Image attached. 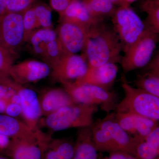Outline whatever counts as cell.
<instances>
[{
  "label": "cell",
  "mask_w": 159,
  "mask_h": 159,
  "mask_svg": "<svg viewBox=\"0 0 159 159\" xmlns=\"http://www.w3.org/2000/svg\"><path fill=\"white\" fill-rule=\"evenodd\" d=\"M83 51L89 67H96L109 63H120L122 46L113 28L102 23L91 29Z\"/></svg>",
  "instance_id": "1"
},
{
  "label": "cell",
  "mask_w": 159,
  "mask_h": 159,
  "mask_svg": "<svg viewBox=\"0 0 159 159\" xmlns=\"http://www.w3.org/2000/svg\"><path fill=\"white\" fill-rule=\"evenodd\" d=\"M115 112L97 119L90 126L93 142L98 152L120 151L135 156L136 142L123 130L115 119Z\"/></svg>",
  "instance_id": "2"
},
{
  "label": "cell",
  "mask_w": 159,
  "mask_h": 159,
  "mask_svg": "<svg viewBox=\"0 0 159 159\" xmlns=\"http://www.w3.org/2000/svg\"><path fill=\"white\" fill-rule=\"evenodd\" d=\"M121 81L125 96L114 111L135 114L159 122V97L132 86L124 76Z\"/></svg>",
  "instance_id": "3"
},
{
  "label": "cell",
  "mask_w": 159,
  "mask_h": 159,
  "mask_svg": "<svg viewBox=\"0 0 159 159\" xmlns=\"http://www.w3.org/2000/svg\"><path fill=\"white\" fill-rule=\"evenodd\" d=\"M98 107L81 103L66 106L46 116L43 124L53 132L90 127L94 122L93 116L98 111Z\"/></svg>",
  "instance_id": "4"
},
{
  "label": "cell",
  "mask_w": 159,
  "mask_h": 159,
  "mask_svg": "<svg viewBox=\"0 0 159 159\" xmlns=\"http://www.w3.org/2000/svg\"><path fill=\"white\" fill-rule=\"evenodd\" d=\"M63 89L76 103L97 105L110 113L116 110L118 98L114 92L89 84H77L74 81L60 83Z\"/></svg>",
  "instance_id": "5"
},
{
  "label": "cell",
  "mask_w": 159,
  "mask_h": 159,
  "mask_svg": "<svg viewBox=\"0 0 159 159\" xmlns=\"http://www.w3.org/2000/svg\"><path fill=\"white\" fill-rule=\"evenodd\" d=\"M30 53L41 60L51 69L64 54L53 29H39L27 38L25 43Z\"/></svg>",
  "instance_id": "6"
},
{
  "label": "cell",
  "mask_w": 159,
  "mask_h": 159,
  "mask_svg": "<svg viewBox=\"0 0 159 159\" xmlns=\"http://www.w3.org/2000/svg\"><path fill=\"white\" fill-rule=\"evenodd\" d=\"M128 5L121 6L112 15L113 29L126 51L136 42L145 31L143 21Z\"/></svg>",
  "instance_id": "7"
},
{
  "label": "cell",
  "mask_w": 159,
  "mask_h": 159,
  "mask_svg": "<svg viewBox=\"0 0 159 159\" xmlns=\"http://www.w3.org/2000/svg\"><path fill=\"white\" fill-rule=\"evenodd\" d=\"M159 40L158 34L145 30L122 56L120 64L123 73L125 74L147 65L152 58Z\"/></svg>",
  "instance_id": "8"
},
{
  "label": "cell",
  "mask_w": 159,
  "mask_h": 159,
  "mask_svg": "<svg viewBox=\"0 0 159 159\" xmlns=\"http://www.w3.org/2000/svg\"><path fill=\"white\" fill-rule=\"evenodd\" d=\"M24 11L5 12L0 16V43L16 56L19 49L25 43Z\"/></svg>",
  "instance_id": "9"
},
{
  "label": "cell",
  "mask_w": 159,
  "mask_h": 159,
  "mask_svg": "<svg viewBox=\"0 0 159 159\" xmlns=\"http://www.w3.org/2000/svg\"><path fill=\"white\" fill-rule=\"evenodd\" d=\"M4 84L11 87L19 97L22 115L25 123L33 131L39 129L40 118L42 114L36 93L9 78L6 79Z\"/></svg>",
  "instance_id": "10"
},
{
  "label": "cell",
  "mask_w": 159,
  "mask_h": 159,
  "mask_svg": "<svg viewBox=\"0 0 159 159\" xmlns=\"http://www.w3.org/2000/svg\"><path fill=\"white\" fill-rule=\"evenodd\" d=\"M84 54H64L51 69V76L54 81H74L84 76L88 70Z\"/></svg>",
  "instance_id": "11"
},
{
  "label": "cell",
  "mask_w": 159,
  "mask_h": 159,
  "mask_svg": "<svg viewBox=\"0 0 159 159\" xmlns=\"http://www.w3.org/2000/svg\"><path fill=\"white\" fill-rule=\"evenodd\" d=\"M55 31L64 53L77 54L84 48L91 30L72 23L60 22Z\"/></svg>",
  "instance_id": "12"
},
{
  "label": "cell",
  "mask_w": 159,
  "mask_h": 159,
  "mask_svg": "<svg viewBox=\"0 0 159 159\" xmlns=\"http://www.w3.org/2000/svg\"><path fill=\"white\" fill-rule=\"evenodd\" d=\"M115 117L117 123L137 144L159 125L158 122L135 114L115 112Z\"/></svg>",
  "instance_id": "13"
},
{
  "label": "cell",
  "mask_w": 159,
  "mask_h": 159,
  "mask_svg": "<svg viewBox=\"0 0 159 159\" xmlns=\"http://www.w3.org/2000/svg\"><path fill=\"white\" fill-rule=\"evenodd\" d=\"M51 68L46 63L34 59L24 61L12 66L9 75L20 84L37 82L50 75Z\"/></svg>",
  "instance_id": "14"
},
{
  "label": "cell",
  "mask_w": 159,
  "mask_h": 159,
  "mask_svg": "<svg viewBox=\"0 0 159 159\" xmlns=\"http://www.w3.org/2000/svg\"><path fill=\"white\" fill-rule=\"evenodd\" d=\"M118 72V67L113 63L96 67H89L84 76L74 81L77 84H89L110 91L112 89Z\"/></svg>",
  "instance_id": "15"
},
{
  "label": "cell",
  "mask_w": 159,
  "mask_h": 159,
  "mask_svg": "<svg viewBox=\"0 0 159 159\" xmlns=\"http://www.w3.org/2000/svg\"><path fill=\"white\" fill-rule=\"evenodd\" d=\"M59 16L60 22L72 23L89 30L103 23L102 20L94 17L80 0H73Z\"/></svg>",
  "instance_id": "16"
},
{
  "label": "cell",
  "mask_w": 159,
  "mask_h": 159,
  "mask_svg": "<svg viewBox=\"0 0 159 159\" xmlns=\"http://www.w3.org/2000/svg\"><path fill=\"white\" fill-rule=\"evenodd\" d=\"M142 73L137 75L134 80L135 85L159 97V55L158 52L152 58L147 65L144 67Z\"/></svg>",
  "instance_id": "17"
},
{
  "label": "cell",
  "mask_w": 159,
  "mask_h": 159,
  "mask_svg": "<svg viewBox=\"0 0 159 159\" xmlns=\"http://www.w3.org/2000/svg\"><path fill=\"white\" fill-rule=\"evenodd\" d=\"M38 98L42 114L45 117L64 107L77 104L63 89H48Z\"/></svg>",
  "instance_id": "18"
},
{
  "label": "cell",
  "mask_w": 159,
  "mask_h": 159,
  "mask_svg": "<svg viewBox=\"0 0 159 159\" xmlns=\"http://www.w3.org/2000/svg\"><path fill=\"white\" fill-rule=\"evenodd\" d=\"M97 151L92 136L90 127L79 128L74 142V153L72 159H97Z\"/></svg>",
  "instance_id": "19"
},
{
  "label": "cell",
  "mask_w": 159,
  "mask_h": 159,
  "mask_svg": "<svg viewBox=\"0 0 159 159\" xmlns=\"http://www.w3.org/2000/svg\"><path fill=\"white\" fill-rule=\"evenodd\" d=\"M35 133V131L18 119L0 114V134L11 139H23L33 136Z\"/></svg>",
  "instance_id": "20"
},
{
  "label": "cell",
  "mask_w": 159,
  "mask_h": 159,
  "mask_svg": "<svg viewBox=\"0 0 159 159\" xmlns=\"http://www.w3.org/2000/svg\"><path fill=\"white\" fill-rule=\"evenodd\" d=\"M159 155V127H156L136 146L135 156L138 159H157Z\"/></svg>",
  "instance_id": "21"
},
{
  "label": "cell",
  "mask_w": 159,
  "mask_h": 159,
  "mask_svg": "<svg viewBox=\"0 0 159 159\" xmlns=\"http://www.w3.org/2000/svg\"><path fill=\"white\" fill-rule=\"evenodd\" d=\"M159 0H146L142 5V9L148 14L143 21L145 29L153 33H159Z\"/></svg>",
  "instance_id": "22"
},
{
  "label": "cell",
  "mask_w": 159,
  "mask_h": 159,
  "mask_svg": "<svg viewBox=\"0 0 159 159\" xmlns=\"http://www.w3.org/2000/svg\"><path fill=\"white\" fill-rule=\"evenodd\" d=\"M82 2L92 15L98 19L103 20V17L113 14L114 4L111 0H82Z\"/></svg>",
  "instance_id": "23"
},
{
  "label": "cell",
  "mask_w": 159,
  "mask_h": 159,
  "mask_svg": "<svg viewBox=\"0 0 159 159\" xmlns=\"http://www.w3.org/2000/svg\"><path fill=\"white\" fill-rule=\"evenodd\" d=\"M4 152L11 159H34L24 139L12 138Z\"/></svg>",
  "instance_id": "24"
},
{
  "label": "cell",
  "mask_w": 159,
  "mask_h": 159,
  "mask_svg": "<svg viewBox=\"0 0 159 159\" xmlns=\"http://www.w3.org/2000/svg\"><path fill=\"white\" fill-rule=\"evenodd\" d=\"M32 7L38 29H53L51 7L44 3L33 4Z\"/></svg>",
  "instance_id": "25"
},
{
  "label": "cell",
  "mask_w": 159,
  "mask_h": 159,
  "mask_svg": "<svg viewBox=\"0 0 159 159\" xmlns=\"http://www.w3.org/2000/svg\"><path fill=\"white\" fill-rule=\"evenodd\" d=\"M50 144L59 159H72L74 153V142L68 138L52 139Z\"/></svg>",
  "instance_id": "26"
},
{
  "label": "cell",
  "mask_w": 159,
  "mask_h": 159,
  "mask_svg": "<svg viewBox=\"0 0 159 159\" xmlns=\"http://www.w3.org/2000/svg\"><path fill=\"white\" fill-rule=\"evenodd\" d=\"M16 55L12 54L0 43V77L9 76V72Z\"/></svg>",
  "instance_id": "27"
},
{
  "label": "cell",
  "mask_w": 159,
  "mask_h": 159,
  "mask_svg": "<svg viewBox=\"0 0 159 159\" xmlns=\"http://www.w3.org/2000/svg\"><path fill=\"white\" fill-rule=\"evenodd\" d=\"M37 0H6L5 12H20L25 11Z\"/></svg>",
  "instance_id": "28"
},
{
  "label": "cell",
  "mask_w": 159,
  "mask_h": 159,
  "mask_svg": "<svg viewBox=\"0 0 159 159\" xmlns=\"http://www.w3.org/2000/svg\"><path fill=\"white\" fill-rule=\"evenodd\" d=\"M109 154L108 157L103 156L99 152L97 159H138L134 156L123 152H115Z\"/></svg>",
  "instance_id": "29"
},
{
  "label": "cell",
  "mask_w": 159,
  "mask_h": 159,
  "mask_svg": "<svg viewBox=\"0 0 159 159\" xmlns=\"http://www.w3.org/2000/svg\"><path fill=\"white\" fill-rule=\"evenodd\" d=\"M73 0H49L52 9L60 14L64 11Z\"/></svg>",
  "instance_id": "30"
},
{
  "label": "cell",
  "mask_w": 159,
  "mask_h": 159,
  "mask_svg": "<svg viewBox=\"0 0 159 159\" xmlns=\"http://www.w3.org/2000/svg\"><path fill=\"white\" fill-rule=\"evenodd\" d=\"M5 112L7 116L15 118L22 114L21 107L17 103H9L6 106Z\"/></svg>",
  "instance_id": "31"
},
{
  "label": "cell",
  "mask_w": 159,
  "mask_h": 159,
  "mask_svg": "<svg viewBox=\"0 0 159 159\" xmlns=\"http://www.w3.org/2000/svg\"><path fill=\"white\" fill-rule=\"evenodd\" d=\"M50 142L45 152L43 159H59Z\"/></svg>",
  "instance_id": "32"
},
{
  "label": "cell",
  "mask_w": 159,
  "mask_h": 159,
  "mask_svg": "<svg viewBox=\"0 0 159 159\" xmlns=\"http://www.w3.org/2000/svg\"><path fill=\"white\" fill-rule=\"evenodd\" d=\"M6 0H0V16L6 11Z\"/></svg>",
  "instance_id": "33"
},
{
  "label": "cell",
  "mask_w": 159,
  "mask_h": 159,
  "mask_svg": "<svg viewBox=\"0 0 159 159\" xmlns=\"http://www.w3.org/2000/svg\"><path fill=\"white\" fill-rule=\"evenodd\" d=\"M6 104L2 99H0V113H3L6 110Z\"/></svg>",
  "instance_id": "34"
},
{
  "label": "cell",
  "mask_w": 159,
  "mask_h": 159,
  "mask_svg": "<svg viewBox=\"0 0 159 159\" xmlns=\"http://www.w3.org/2000/svg\"><path fill=\"white\" fill-rule=\"evenodd\" d=\"M111 1L113 3L114 5H115V4H116V5H120V6H121L128 5H126V4L124 2L123 0H111Z\"/></svg>",
  "instance_id": "35"
},
{
  "label": "cell",
  "mask_w": 159,
  "mask_h": 159,
  "mask_svg": "<svg viewBox=\"0 0 159 159\" xmlns=\"http://www.w3.org/2000/svg\"><path fill=\"white\" fill-rule=\"evenodd\" d=\"M135 1V0H123L124 2L126 4V5H128L129 3L132 2H134V1Z\"/></svg>",
  "instance_id": "36"
},
{
  "label": "cell",
  "mask_w": 159,
  "mask_h": 159,
  "mask_svg": "<svg viewBox=\"0 0 159 159\" xmlns=\"http://www.w3.org/2000/svg\"><path fill=\"white\" fill-rule=\"evenodd\" d=\"M0 159H10V158L9 157H6L0 156Z\"/></svg>",
  "instance_id": "37"
},
{
  "label": "cell",
  "mask_w": 159,
  "mask_h": 159,
  "mask_svg": "<svg viewBox=\"0 0 159 159\" xmlns=\"http://www.w3.org/2000/svg\"><path fill=\"white\" fill-rule=\"evenodd\" d=\"M157 159H159V158H157Z\"/></svg>",
  "instance_id": "38"
}]
</instances>
